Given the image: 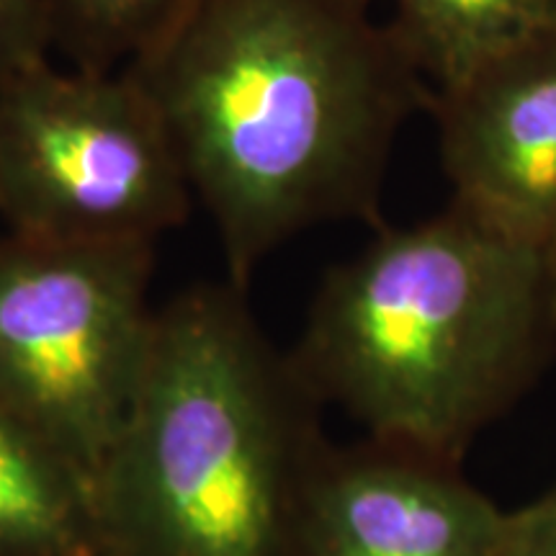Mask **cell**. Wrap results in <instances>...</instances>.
I'll use <instances>...</instances> for the list:
<instances>
[{
  "instance_id": "cell-1",
  "label": "cell",
  "mask_w": 556,
  "mask_h": 556,
  "mask_svg": "<svg viewBox=\"0 0 556 556\" xmlns=\"http://www.w3.org/2000/svg\"><path fill=\"white\" fill-rule=\"evenodd\" d=\"M127 73L240 289L304 229L377 222L394 142L435 96L371 0H184Z\"/></svg>"
},
{
  "instance_id": "cell-2",
  "label": "cell",
  "mask_w": 556,
  "mask_h": 556,
  "mask_svg": "<svg viewBox=\"0 0 556 556\" xmlns=\"http://www.w3.org/2000/svg\"><path fill=\"white\" fill-rule=\"evenodd\" d=\"M556 358V270L451 199L319 283L289 361L366 438L464 462Z\"/></svg>"
},
{
  "instance_id": "cell-3",
  "label": "cell",
  "mask_w": 556,
  "mask_h": 556,
  "mask_svg": "<svg viewBox=\"0 0 556 556\" xmlns=\"http://www.w3.org/2000/svg\"><path fill=\"white\" fill-rule=\"evenodd\" d=\"M201 283L155 312L135 400L93 482L101 556H291L323 405L250 315Z\"/></svg>"
},
{
  "instance_id": "cell-4",
  "label": "cell",
  "mask_w": 556,
  "mask_h": 556,
  "mask_svg": "<svg viewBox=\"0 0 556 556\" xmlns=\"http://www.w3.org/2000/svg\"><path fill=\"white\" fill-rule=\"evenodd\" d=\"M155 242L0 240V407L90 484L142 379Z\"/></svg>"
},
{
  "instance_id": "cell-5",
  "label": "cell",
  "mask_w": 556,
  "mask_h": 556,
  "mask_svg": "<svg viewBox=\"0 0 556 556\" xmlns=\"http://www.w3.org/2000/svg\"><path fill=\"white\" fill-rule=\"evenodd\" d=\"M191 184L163 116L124 70L50 60L0 80V217L52 240L157 242Z\"/></svg>"
},
{
  "instance_id": "cell-6",
  "label": "cell",
  "mask_w": 556,
  "mask_h": 556,
  "mask_svg": "<svg viewBox=\"0 0 556 556\" xmlns=\"http://www.w3.org/2000/svg\"><path fill=\"white\" fill-rule=\"evenodd\" d=\"M507 536L510 510L464 462L364 438L325 446L291 556H505Z\"/></svg>"
},
{
  "instance_id": "cell-7",
  "label": "cell",
  "mask_w": 556,
  "mask_h": 556,
  "mask_svg": "<svg viewBox=\"0 0 556 556\" xmlns=\"http://www.w3.org/2000/svg\"><path fill=\"white\" fill-rule=\"evenodd\" d=\"M454 201L513 238L556 245V31L435 90Z\"/></svg>"
},
{
  "instance_id": "cell-8",
  "label": "cell",
  "mask_w": 556,
  "mask_h": 556,
  "mask_svg": "<svg viewBox=\"0 0 556 556\" xmlns=\"http://www.w3.org/2000/svg\"><path fill=\"white\" fill-rule=\"evenodd\" d=\"M0 556H101L93 484L3 407Z\"/></svg>"
},
{
  "instance_id": "cell-9",
  "label": "cell",
  "mask_w": 556,
  "mask_h": 556,
  "mask_svg": "<svg viewBox=\"0 0 556 556\" xmlns=\"http://www.w3.org/2000/svg\"><path fill=\"white\" fill-rule=\"evenodd\" d=\"M392 9L394 37L433 90L556 31V0H392Z\"/></svg>"
},
{
  "instance_id": "cell-10",
  "label": "cell",
  "mask_w": 556,
  "mask_h": 556,
  "mask_svg": "<svg viewBox=\"0 0 556 556\" xmlns=\"http://www.w3.org/2000/svg\"><path fill=\"white\" fill-rule=\"evenodd\" d=\"M184 0H54L65 24L90 54L135 52Z\"/></svg>"
},
{
  "instance_id": "cell-11",
  "label": "cell",
  "mask_w": 556,
  "mask_h": 556,
  "mask_svg": "<svg viewBox=\"0 0 556 556\" xmlns=\"http://www.w3.org/2000/svg\"><path fill=\"white\" fill-rule=\"evenodd\" d=\"M54 0H0V80L50 60Z\"/></svg>"
},
{
  "instance_id": "cell-12",
  "label": "cell",
  "mask_w": 556,
  "mask_h": 556,
  "mask_svg": "<svg viewBox=\"0 0 556 556\" xmlns=\"http://www.w3.org/2000/svg\"><path fill=\"white\" fill-rule=\"evenodd\" d=\"M505 556H556V482L544 495L510 510Z\"/></svg>"
},
{
  "instance_id": "cell-13",
  "label": "cell",
  "mask_w": 556,
  "mask_h": 556,
  "mask_svg": "<svg viewBox=\"0 0 556 556\" xmlns=\"http://www.w3.org/2000/svg\"><path fill=\"white\" fill-rule=\"evenodd\" d=\"M548 253H552V263H554V270H556V245L548 250Z\"/></svg>"
}]
</instances>
